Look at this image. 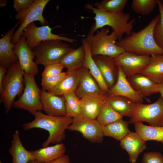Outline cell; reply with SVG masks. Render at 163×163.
<instances>
[{"label":"cell","instance_id":"1","mask_svg":"<svg viewBox=\"0 0 163 163\" xmlns=\"http://www.w3.org/2000/svg\"><path fill=\"white\" fill-rule=\"evenodd\" d=\"M160 18L159 14L142 29L132 31L129 35L119 40L116 44L125 52L137 55L163 54V49L157 45L153 37L154 28Z\"/></svg>","mask_w":163,"mask_h":163},{"label":"cell","instance_id":"2","mask_svg":"<svg viewBox=\"0 0 163 163\" xmlns=\"http://www.w3.org/2000/svg\"><path fill=\"white\" fill-rule=\"evenodd\" d=\"M34 119L31 122L23 125L24 130L34 128L45 129L49 133L46 140L42 144L43 147L51 144L61 143L66 138L65 130L72 122V118L67 116L57 117L45 114L41 111H36L32 114Z\"/></svg>","mask_w":163,"mask_h":163},{"label":"cell","instance_id":"3","mask_svg":"<svg viewBox=\"0 0 163 163\" xmlns=\"http://www.w3.org/2000/svg\"><path fill=\"white\" fill-rule=\"evenodd\" d=\"M84 7L95 15L94 18L95 22L88 34H93L98 29L107 26L112 28L119 40L123 38L124 34L127 36L132 32L135 20L133 18L129 21L130 18L129 14L123 11L118 13H109L94 7L89 3L86 4Z\"/></svg>","mask_w":163,"mask_h":163},{"label":"cell","instance_id":"4","mask_svg":"<svg viewBox=\"0 0 163 163\" xmlns=\"http://www.w3.org/2000/svg\"><path fill=\"white\" fill-rule=\"evenodd\" d=\"M24 71L18 61L8 69L0 90V101L5 109L7 114L10 110L15 97L19 98L24 87Z\"/></svg>","mask_w":163,"mask_h":163},{"label":"cell","instance_id":"5","mask_svg":"<svg viewBox=\"0 0 163 163\" xmlns=\"http://www.w3.org/2000/svg\"><path fill=\"white\" fill-rule=\"evenodd\" d=\"M85 39L92 56L101 55L114 59L125 51L116 44L118 38L116 33L112 31L109 34L108 28L97 30L95 35L88 34Z\"/></svg>","mask_w":163,"mask_h":163},{"label":"cell","instance_id":"6","mask_svg":"<svg viewBox=\"0 0 163 163\" xmlns=\"http://www.w3.org/2000/svg\"><path fill=\"white\" fill-rule=\"evenodd\" d=\"M74 48L59 40L42 41L33 50L37 64L44 66L60 63L62 58Z\"/></svg>","mask_w":163,"mask_h":163},{"label":"cell","instance_id":"7","mask_svg":"<svg viewBox=\"0 0 163 163\" xmlns=\"http://www.w3.org/2000/svg\"><path fill=\"white\" fill-rule=\"evenodd\" d=\"M24 77L25 87L23 92L19 99L14 102L12 107L25 110L31 114L43 110L40 100L41 90L36 82L34 75L24 72Z\"/></svg>","mask_w":163,"mask_h":163},{"label":"cell","instance_id":"8","mask_svg":"<svg viewBox=\"0 0 163 163\" xmlns=\"http://www.w3.org/2000/svg\"><path fill=\"white\" fill-rule=\"evenodd\" d=\"M49 0H34L29 8L18 13L15 18L17 24H20L13 36L11 42L14 44L18 41L23 31L30 24L35 21H39L42 26L46 25L47 20L43 17V13L44 8Z\"/></svg>","mask_w":163,"mask_h":163},{"label":"cell","instance_id":"9","mask_svg":"<svg viewBox=\"0 0 163 163\" xmlns=\"http://www.w3.org/2000/svg\"><path fill=\"white\" fill-rule=\"evenodd\" d=\"M163 117V99L160 97L152 104H136L133 114L128 122L132 124L138 121H144L150 126H161Z\"/></svg>","mask_w":163,"mask_h":163},{"label":"cell","instance_id":"10","mask_svg":"<svg viewBox=\"0 0 163 163\" xmlns=\"http://www.w3.org/2000/svg\"><path fill=\"white\" fill-rule=\"evenodd\" d=\"M52 28L48 25L37 27L34 22L24 29L21 36L26 38L28 45L32 50L41 42L50 40H59L72 44L77 41L74 39L54 34L52 33Z\"/></svg>","mask_w":163,"mask_h":163},{"label":"cell","instance_id":"11","mask_svg":"<svg viewBox=\"0 0 163 163\" xmlns=\"http://www.w3.org/2000/svg\"><path fill=\"white\" fill-rule=\"evenodd\" d=\"M114 59L127 78L142 72L149 62L150 56L125 51Z\"/></svg>","mask_w":163,"mask_h":163},{"label":"cell","instance_id":"12","mask_svg":"<svg viewBox=\"0 0 163 163\" xmlns=\"http://www.w3.org/2000/svg\"><path fill=\"white\" fill-rule=\"evenodd\" d=\"M67 129L80 132L84 138L91 142H103L104 136L102 126L96 119L72 118V123Z\"/></svg>","mask_w":163,"mask_h":163},{"label":"cell","instance_id":"13","mask_svg":"<svg viewBox=\"0 0 163 163\" xmlns=\"http://www.w3.org/2000/svg\"><path fill=\"white\" fill-rule=\"evenodd\" d=\"M13 50L24 72L34 76L37 75L39 70L37 64L34 61L35 54L28 45L25 37H20Z\"/></svg>","mask_w":163,"mask_h":163},{"label":"cell","instance_id":"14","mask_svg":"<svg viewBox=\"0 0 163 163\" xmlns=\"http://www.w3.org/2000/svg\"><path fill=\"white\" fill-rule=\"evenodd\" d=\"M119 75L117 81L112 87L109 88L107 94L111 96H121L127 97L136 104L142 103L145 98L150 101L132 88L124 74L121 68L118 66Z\"/></svg>","mask_w":163,"mask_h":163},{"label":"cell","instance_id":"15","mask_svg":"<svg viewBox=\"0 0 163 163\" xmlns=\"http://www.w3.org/2000/svg\"><path fill=\"white\" fill-rule=\"evenodd\" d=\"M40 96L43 111L46 114L57 117L66 116L65 100L63 96L53 94L42 89Z\"/></svg>","mask_w":163,"mask_h":163},{"label":"cell","instance_id":"16","mask_svg":"<svg viewBox=\"0 0 163 163\" xmlns=\"http://www.w3.org/2000/svg\"><path fill=\"white\" fill-rule=\"evenodd\" d=\"M93 57L109 89L116 84L118 77V67L114 59L101 55H95Z\"/></svg>","mask_w":163,"mask_h":163},{"label":"cell","instance_id":"17","mask_svg":"<svg viewBox=\"0 0 163 163\" xmlns=\"http://www.w3.org/2000/svg\"><path fill=\"white\" fill-rule=\"evenodd\" d=\"M18 26L16 23L0 39V66L7 69L18 61L13 50L15 44L11 42L15 29Z\"/></svg>","mask_w":163,"mask_h":163},{"label":"cell","instance_id":"18","mask_svg":"<svg viewBox=\"0 0 163 163\" xmlns=\"http://www.w3.org/2000/svg\"><path fill=\"white\" fill-rule=\"evenodd\" d=\"M107 94H94L84 96L79 100V104L83 118L96 119L101 106L106 100Z\"/></svg>","mask_w":163,"mask_h":163},{"label":"cell","instance_id":"19","mask_svg":"<svg viewBox=\"0 0 163 163\" xmlns=\"http://www.w3.org/2000/svg\"><path fill=\"white\" fill-rule=\"evenodd\" d=\"M120 142V146L128 153L132 163L136 161L139 154L146 148L145 142L136 132L130 131Z\"/></svg>","mask_w":163,"mask_h":163},{"label":"cell","instance_id":"20","mask_svg":"<svg viewBox=\"0 0 163 163\" xmlns=\"http://www.w3.org/2000/svg\"><path fill=\"white\" fill-rule=\"evenodd\" d=\"M75 92L79 99L85 95L105 94L101 89L89 70L84 66L81 69L79 82Z\"/></svg>","mask_w":163,"mask_h":163},{"label":"cell","instance_id":"21","mask_svg":"<svg viewBox=\"0 0 163 163\" xmlns=\"http://www.w3.org/2000/svg\"><path fill=\"white\" fill-rule=\"evenodd\" d=\"M8 153L12 156V163H29L31 161L35 160L31 151L26 150L22 145L18 130L12 135Z\"/></svg>","mask_w":163,"mask_h":163},{"label":"cell","instance_id":"22","mask_svg":"<svg viewBox=\"0 0 163 163\" xmlns=\"http://www.w3.org/2000/svg\"><path fill=\"white\" fill-rule=\"evenodd\" d=\"M133 88L145 97L158 92V84L141 74L127 78Z\"/></svg>","mask_w":163,"mask_h":163},{"label":"cell","instance_id":"23","mask_svg":"<svg viewBox=\"0 0 163 163\" xmlns=\"http://www.w3.org/2000/svg\"><path fill=\"white\" fill-rule=\"evenodd\" d=\"M66 147L61 142L54 145L43 148L31 151L35 160L39 163H47L64 155Z\"/></svg>","mask_w":163,"mask_h":163},{"label":"cell","instance_id":"24","mask_svg":"<svg viewBox=\"0 0 163 163\" xmlns=\"http://www.w3.org/2000/svg\"><path fill=\"white\" fill-rule=\"evenodd\" d=\"M82 45L85 49V53L84 67L89 70L101 90L104 93L107 94L109 88L105 82L97 66L93 59L89 44L85 39H82Z\"/></svg>","mask_w":163,"mask_h":163},{"label":"cell","instance_id":"25","mask_svg":"<svg viewBox=\"0 0 163 163\" xmlns=\"http://www.w3.org/2000/svg\"><path fill=\"white\" fill-rule=\"evenodd\" d=\"M106 100L122 116L130 118L133 114L136 104L129 99L121 96H111L107 94Z\"/></svg>","mask_w":163,"mask_h":163},{"label":"cell","instance_id":"26","mask_svg":"<svg viewBox=\"0 0 163 163\" xmlns=\"http://www.w3.org/2000/svg\"><path fill=\"white\" fill-rule=\"evenodd\" d=\"M85 58V51L82 45L66 54L61 59L60 63L64 68H67V71H74L84 66Z\"/></svg>","mask_w":163,"mask_h":163},{"label":"cell","instance_id":"27","mask_svg":"<svg viewBox=\"0 0 163 163\" xmlns=\"http://www.w3.org/2000/svg\"><path fill=\"white\" fill-rule=\"evenodd\" d=\"M140 74L156 84L161 82L163 78V54L151 55L149 63Z\"/></svg>","mask_w":163,"mask_h":163},{"label":"cell","instance_id":"28","mask_svg":"<svg viewBox=\"0 0 163 163\" xmlns=\"http://www.w3.org/2000/svg\"><path fill=\"white\" fill-rule=\"evenodd\" d=\"M81 68L74 71H67V75L62 80L57 86L48 92L63 96L69 92L75 91L78 85Z\"/></svg>","mask_w":163,"mask_h":163},{"label":"cell","instance_id":"29","mask_svg":"<svg viewBox=\"0 0 163 163\" xmlns=\"http://www.w3.org/2000/svg\"><path fill=\"white\" fill-rule=\"evenodd\" d=\"M134 124L136 132L144 141H156L163 143V126L146 125L141 121Z\"/></svg>","mask_w":163,"mask_h":163},{"label":"cell","instance_id":"30","mask_svg":"<svg viewBox=\"0 0 163 163\" xmlns=\"http://www.w3.org/2000/svg\"><path fill=\"white\" fill-rule=\"evenodd\" d=\"M129 123L122 119L103 126V135L120 141L130 131L128 128Z\"/></svg>","mask_w":163,"mask_h":163},{"label":"cell","instance_id":"31","mask_svg":"<svg viewBox=\"0 0 163 163\" xmlns=\"http://www.w3.org/2000/svg\"><path fill=\"white\" fill-rule=\"evenodd\" d=\"M123 117L105 100L101 106L96 119L103 126L123 119Z\"/></svg>","mask_w":163,"mask_h":163},{"label":"cell","instance_id":"32","mask_svg":"<svg viewBox=\"0 0 163 163\" xmlns=\"http://www.w3.org/2000/svg\"><path fill=\"white\" fill-rule=\"evenodd\" d=\"M65 100L66 116L72 118H83L79 104L80 99L75 91H71L63 95Z\"/></svg>","mask_w":163,"mask_h":163},{"label":"cell","instance_id":"33","mask_svg":"<svg viewBox=\"0 0 163 163\" xmlns=\"http://www.w3.org/2000/svg\"><path fill=\"white\" fill-rule=\"evenodd\" d=\"M127 2V0H104L96 2L94 5L96 8L106 12L118 13L123 12Z\"/></svg>","mask_w":163,"mask_h":163},{"label":"cell","instance_id":"34","mask_svg":"<svg viewBox=\"0 0 163 163\" xmlns=\"http://www.w3.org/2000/svg\"><path fill=\"white\" fill-rule=\"evenodd\" d=\"M157 5V0H133L131 7L137 14L148 15L153 11Z\"/></svg>","mask_w":163,"mask_h":163},{"label":"cell","instance_id":"35","mask_svg":"<svg viewBox=\"0 0 163 163\" xmlns=\"http://www.w3.org/2000/svg\"><path fill=\"white\" fill-rule=\"evenodd\" d=\"M160 18L153 30V37L157 45L163 49V4L160 0H157Z\"/></svg>","mask_w":163,"mask_h":163},{"label":"cell","instance_id":"36","mask_svg":"<svg viewBox=\"0 0 163 163\" xmlns=\"http://www.w3.org/2000/svg\"><path fill=\"white\" fill-rule=\"evenodd\" d=\"M67 72L52 76L42 77L41 85L42 89L49 91L57 86L66 76Z\"/></svg>","mask_w":163,"mask_h":163},{"label":"cell","instance_id":"37","mask_svg":"<svg viewBox=\"0 0 163 163\" xmlns=\"http://www.w3.org/2000/svg\"><path fill=\"white\" fill-rule=\"evenodd\" d=\"M64 68L60 63L47 65L44 66V70L42 74V77L59 75L62 72Z\"/></svg>","mask_w":163,"mask_h":163},{"label":"cell","instance_id":"38","mask_svg":"<svg viewBox=\"0 0 163 163\" xmlns=\"http://www.w3.org/2000/svg\"><path fill=\"white\" fill-rule=\"evenodd\" d=\"M142 163H163V156L158 152H146L143 155Z\"/></svg>","mask_w":163,"mask_h":163},{"label":"cell","instance_id":"39","mask_svg":"<svg viewBox=\"0 0 163 163\" xmlns=\"http://www.w3.org/2000/svg\"><path fill=\"white\" fill-rule=\"evenodd\" d=\"M34 0H14L13 7L17 12H19L30 7Z\"/></svg>","mask_w":163,"mask_h":163},{"label":"cell","instance_id":"40","mask_svg":"<svg viewBox=\"0 0 163 163\" xmlns=\"http://www.w3.org/2000/svg\"><path fill=\"white\" fill-rule=\"evenodd\" d=\"M47 163H70V162L68 156L64 155L55 160Z\"/></svg>","mask_w":163,"mask_h":163},{"label":"cell","instance_id":"41","mask_svg":"<svg viewBox=\"0 0 163 163\" xmlns=\"http://www.w3.org/2000/svg\"><path fill=\"white\" fill-rule=\"evenodd\" d=\"M7 70V69L0 66V90L2 88L3 81Z\"/></svg>","mask_w":163,"mask_h":163},{"label":"cell","instance_id":"42","mask_svg":"<svg viewBox=\"0 0 163 163\" xmlns=\"http://www.w3.org/2000/svg\"><path fill=\"white\" fill-rule=\"evenodd\" d=\"M158 92L161 94V97L163 99V82L158 84Z\"/></svg>","mask_w":163,"mask_h":163},{"label":"cell","instance_id":"43","mask_svg":"<svg viewBox=\"0 0 163 163\" xmlns=\"http://www.w3.org/2000/svg\"><path fill=\"white\" fill-rule=\"evenodd\" d=\"M8 4L7 2L5 0H0V7H3Z\"/></svg>","mask_w":163,"mask_h":163},{"label":"cell","instance_id":"44","mask_svg":"<svg viewBox=\"0 0 163 163\" xmlns=\"http://www.w3.org/2000/svg\"><path fill=\"white\" fill-rule=\"evenodd\" d=\"M29 163H39L36 161L35 160H33L30 161Z\"/></svg>","mask_w":163,"mask_h":163},{"label":"cell","instance_id":"45","mask_svg":"<svg viewBox=\"0 0 163 163\" xmlns=\"http://www.w3.org/2000/svg\"><path fill=\"white\" fill-rule=\"evenodd\" d=\"M163 123V118H162V120H161V123Z\"/></svg>","mask_w":163,"mask_h":163},{"label":"cell","instance_id":"46","mask_svg":"<svg viewBox=\"0 0 163 163\" xmlns=\"http://www.w3.org/2000/svg\"><path fill=\"white\" fill-rule=\"evenodd\" d=\"M161 126H163V123H161Z\"/></svg>","mask_w":163,"mask_h":163},{"label":"cell","instance_id":"47","mask_svg":"<svg viewBox=\"0 0 163 163\" xmlns=\"http://www.w3.org/2000/svg\"><path fill=\"white\" fill-rule=\"evenodd\" d=\"M162 3L163 4V0H161Z\"/></svg>","mask_w":163,"mask_h":163},{"label":"cell","instance_id":"48","mask_svg":"<svg viewBox=\"0 0 163 163\" xmlns=\"http://www.w3.org/2000/svg\"><path fill=\"white\" fill-rule=\"evenodd\" d=\"M162 82H163V78L162 79Z\"/></svg>","mask_w":163,"mask_h":163},{"label":"cell","instance_id":"49","mask_svg":"<svg viewBox=\"0 0 163 163\" xmlns=\"http://www.w3.org/2000/svg\"><path fill=\"white\" fill-rule=\"evenodd\" d=\"M0 163H2L1 161H0Z\"/></svg>","mask_w":163,"mask_h":163}]
</instances>
